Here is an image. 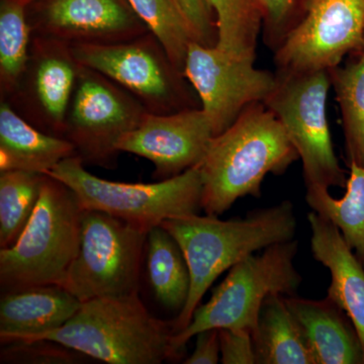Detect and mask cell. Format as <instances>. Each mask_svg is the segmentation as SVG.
Masks as SVG:
<instances>
[{
	"mask_svg": "<svg viewBox=\"0 0 364 364\" xmlns=\"http://www.w3.org/2000/svg\"><path fill=\"white\" fill-rule=\"evenodd\" d=\"M181 246L191 273L186 305L172 321L173 334L188 327L203 296L223 272L248 256L277 243L296 239V221L289 200L249 213L244 219L220 220L198 214L162 223Z\"/></svg>",
	"mask_w": 364,
	"mask_h": 364,
	"instance_id": "1",
	"label": "cell"
},
{
	"mask_svg": "<svg viewBox=\"0 0 364 364\" xmlns=\"http://www.w3.org/2000/svg\"><path fill=\"white\" fill-rule=\"evenodd\" d=\"M298 159L275 114L263 102L249 105L212 139L200 164L202 210L219 217L239 198H259L265 177L284 174Z\"/></svg>",
	"mask_w": 364,
	"mask_h": 364,
	"instance_id": "2",
	"label": "cell"
},
{
	"mask_svg": "<svg viewBox=\"0 0 364 364\" xmlns=\"http://www.w3.org/2000/svg\"><path fill=\"white\" fill-rule=\"evenodd\" d=\"M172 335V322L151 315L136 291L83 301L65 325L32 340H52L109 364H160L176 359Z\"/></svg>",
	"mask_w": 364,
	"mask_h": 364,
	"instance_id": "3",
	"label": "cell"
},
{
	"mask_svg": "<svg viewBox=\"0 0 364 364\" xmlns=\"http://www.w3.org/2000/svg\"><path fill=\"white\" fill-rule=\"evenodd\" d=\"M82 208L71 188L45 174L39 200L13 246L0 249L2 293L62 286L77 255Z\"/></svg>",
	"mask_w": 364,
	"mask_h": 364,
	"instance_id": "4",
	"label": "cell"
},
{
	"mask_svg": "<svg viewBox=\"0 0 364 364\" xmlns=\"http://www.w3.org/2000/svg\"><path fill=\"white\" fill-rule=\"evenodd\" d=\"M296 239L263 249L234 265L207 304L196 309L188 327L172 335L176 358L188 342L208 329H244L253 333L263 303L272 294L296 296L303 279L294 267Z\"/></svg>",
	"mask_w": 364,
	"mask_h": 364,
	"instance_id": "5",
	"label": "cell"
},
{
	"mask_svg": "<svg viewBox=\"0 0 364 364\" xmlns=\"http://www.w3.org/2000/svg\"><path fill=\"white\" fill-rule=\"evenodd\" d=\"M78 156L59 163L48 176L73 191L82 210H100L149 231L166 220L202 210L200 165L154 183L107 181L85 169Z\"/></svg>",
	"mask_w": 364,
	"mask_h": 364,
	"instance_id": "6",
	"label": "cell"
},
{
	"mask_svg": "<svg viewBox=\"0 0 364 364\" xmlns=\"http://www.w3.org/2000/svg\"><path fill=\"white\" fill-rule=\"evenodd\" d=\"M277 78L263 104L279 119L296 148L306 189L346 188L348 177L335 154L327 117L330 71L277 72Z\"/></svg>",
	"mask_w": 364,
	"mask_h": 364,
	"instance_id": "7",
	"label": "cell"
},
{
	"mask_svg": "<svg viewBox=\"0 0 364 364\" xmlns=\"http://www.w3.org/2000/svg\"><path fill=\"white\" fill-rule=\"evenodd\" d=\"M148 232L107 213L83 210L80 246L61 287L82 303L136 293Z\"/></svg>",
	"mask_w": 364,
	"mask_h": 364,
	"instance_id": "8",
	"label": "cell"
},
{
	"mask_svg": "<svg viewBox=\"0 0 364 364\" xmlns=\"http://www.w3.org/2000/svg\"><path fill=\"white\" fill-rule=\"evenodd\" d=\"M72 51L81 65L104 74L151 114L200 107L193 86L151 32L117 44L72 46Z\"/></svg>",
	"mask_w": 364,
	"mask_h": 364,
	"instance_id": "9",
	"label": "cell"
},
{
	"mask_svg": "<svg viewBox=\"0 0 364 364\" xmlns=\"http://www.w3.org/2000/svg\"><path fill=\"white\" fill-rule=\"evenodd\" d=\"M143 105L104 74L81 65L67 112L64 139L85 164L117 166V143L147 114Z\"/></svg>",
	"mask_w": 364,
	"mask_h": 364,
	"instance_id": "10",
	"label": "cell"
},
{
	"mask_svg": "<svg viewBox=\"0 0 364 364\" xmlns=\"http://www.w3.org/2000/svg\"><path fill=\"white\" fill-rule=\"evenodd\" d=\"M255 61L191 43L183 74L195 90L215 136L226 131L249 105L264 102L277 85V74L255 68Z\"/></svg>",
	"mask_w": 364,
	"mask_h": 364,
	"instance_id": "11",
	"label": "cell"
},
{
	"mask_svg": "<svg viewBox=\"0 0 364 364\" xmlns=\"http://www.w3.org/2000/svg\"><path fill=\"white\" fill-rule=\"evenodd\" d=\"M364 0H306L305 14L274 50L277 72L330 71L363 50Z\"/></svg>",
	"mask_w": 364,
	"mask_h": 364,
	"instance_id": "12",
	"label": "cell"
},
{
	"mask_svg": "<svg viewBox=\"0 0 364 364\" xmlns=\"http://www.w3.org/2000/svg\"><path fill=\"white\" fill-rule=\"evenodd\" d=\"M81 64L71 46L32 36L25 69L4 100L36 128L64 138L67 112Z\"/></svg>",
	"mask_w": 364,
	"mask_h": 364,
	"instance_id": "13",
	"label": "cell"
},
{
	"mask_svg": "<svg viewBox=\"0 0 364 364\" xmlns=\"http://www.w3.org/2000/svg\"><path fill=\"white\" fill-rule=\"evenodd\" d=\"M28 21L32 36L71 47L117 44L150 32L128 0H35Z\"/></svg>",
	"mask_w": 364,
	"mask_h": 364,
	"instance_id": "14",
	"label": "cell"
},
{
	"mask_svg": "<svg viewBox=\"0 0 364 364\" xmlns=\"http://www.w3.org/2000/svg\"><path fill=\"white\" fill-rule=\"evenodd\" d=\"M214 136L202 107L168 114L147 112L119 141L117 150L149 160L154 165L153 177L164 181L198 166Z\"/></svg>",
	"mask_w": 364,
	"mask_h": 364,
	"instance_id": "15",
	"label": "cell"
},
{
	"mask_svg": "<svg viewBox=\"0 0 364 364\" xmlns=\"http://www.w3.org/2000/svg\"><path fill=\"white\" fill-rule=\"evenodd\" d=\"M308 222L313 257L331 274L327 298L350 318L364 352V265L331 222L314 210Z\"/></svg>",
	"mask_w": 364,
	"mask_h": 364,
	"instance_id": "16",
	"label": "cell"
},
{
	"mask_svg": "<svg viewBox=\"0 0 364 364\" xmlns=\"http://www.w3.org/2000/svg\"><path fill=\"white\" fill-rule=\"evenodd\" d=\"M82 305L60 286L23 287L2 293L0 299V341H28L59 329Z\"/></svg>",
	"mask_w": 364,
	"mask_h": 364,
	"instance_id": "17",
	"label": "cell"
},
{
	"mask_svg": "<svg viewBox=\"0 0 364 364\" xmlns=\"http://www.w3.org/2000/svg\"><path fill=\"white\" fill-rule=\"evenodd\" d=\"M316 364H364L363 344L350 318L328 299L284 296Z\"/></svg>",
	"mask_w": 364,
	"mask_h": 364,
	"instance_id": "18",
	"label": "cell"
},
{
	"mask_svg": "<svg viewBox=\"0 0 364 364\" xmlns=\"http://www.w3.org/2000/svg\"><path fill=\"white\" fill-rule=\"evenodd\" d=\"M72 156H76L75 149L68 140L39 130L0 102V172L48 174Z\"/></svg>",
	"mask_w": 364,
	"mask_h": 364,
	"instance_id": "19",
	"label": "cell"
},
{
	"mask_svg": "<svg viewBox=\"0 0 364 364\" xmlns=\"http://www.w3.org/2000/svg\"><path fill=\"white\" fill-rule=\"evenodd\" d=\"M252 339L257 364H316L282 294L265 299Z\"/></svg>",
	"mask_w": 364,
	"mask_h": 364,
	"instance_id": "20",
	"label": "cell"
},
{
	"mask_svg": "<svg viewBox=\"0 0 364 364\" xmlns=\"http://www.w3.org/2000/svg\"><path fill=\"white\" fill-rule=\"evenodd\" d=\"M146 269L157 301L181 313L191 289V273L181 246L161 225L151 228L146 242Z\"/></svg>",
	"mask_w": 364,
	"mask_h": 364,
	"instance_id": "21",
	"label": "cell"
},
{
	"mask_svg": "<svg viewBox=\"0 0 364 364\" xmlns=\"http://www.w3.org/2000/svg\"><path fill=\"white\" fill-rule=\"evenodd\" d=\"M346 193L333 198L329 189H306V202L314 212L338 228L344 240L364 265V165L348 164Z\"/></svg>",
	"mask_w": 364,
	"mask_h": 364,
	"instance_id": "22",
	"label": "cell"
},
{
	"mask_svg": "<svg viewBox=\"0 0 364 364\" xmlns=\"http://www.w3.org/2000/svg\"><path fill=\"white\" fill-rule=\"evenodd\" d=\"M35 0H0V100L13 91L25 69L32 32L28 7Z\"/></svg>",
	"mask_w": 364,
	"mask_h": 364,
	"instance_id": "23",
	"label": "cell"
},
{
	"mask_svg": "<svg viewBox=\"0 0 364 364\" xmlns=\"http://www.w3.org/2000/svg\"><path fill=\"white\" fill-rule=\"evenodd\" d=\"M45 174L0 172V249L13 246L32 217Z\"/></svg>",
	"mask_w": 364,
	"mask_h": 364,
	"instance_id": "24",
	"label": "cell"
},
{
	"mask_svg": "<svg viewBox=\"0 0 364 364\" xmlns=\"http://www.w3.org/2000/svg\"><path fill=\"white\" fill-rule=\"evenodd\" d=\"M356 61L330 70L336 93L348 164L364 165V49Z\"/></svg>",
	"mask_w": 364,
	"mask_h": 364,
	"instance_id": "25",
	"label": "cell"
},
{
	"mask_svg": "<svg viewBox=\"0 0 364 364\" xmlns=\"http://www.w3.org/2000/svg\"><path fill=\"white\" fill-rule=\"evenodd\" d=\"M215 14L217 47L255 61L262 16L255 0H208Z\"/></svg>",
	"mask_w": 364,
	"mask_h": 364,
	"instance_id": "26",
	"label": "cell"
},
{
	"mask_svg": "<svg viewBox=\"0 0 364 364\" xmlns=\"http://www.w3.org/2000/svg\"><path fill=\"white\" fill-rule=\"evenodd\" d=\"M139 18L159 40L172 63L183 73L191 31L176 0H128Z\"/></svg>",
	"mask_w": 364,
	"mask_h": 364,
	"instance_id": "27",
	"label": "cell"
},
{
	"mask_svg": "<svg viewBox=\"0 0 364 364\" xmlns=\"http://www.w3.org/2000/svg\"><path fill=\"white\" fill-rule=\"evenodd\" d=\"M1 363L76 364L87 363L88 356L65 345L47 339L4 344Z\"/></svg>",
	"mask_w": 364,
	"mask_h": 364,
	"instance_id": "28",
	"label": "cell"
},
{
	"mask_svg": "<svg viewBox=\"0 0 364 364\" xmlns=\"http://www.w3.org/2000/svg\"><path fill=\"white\" fill-rule=\"evenodd\" d=\"M262 16L265 43L273 50L279 47L293 28L291 21L296 0H255Z\"/></svg>",
	"mask_w": 364,
	"mask_h": 364,
	"instance_id": "29",
	"label": "cell"
},
{
	"mask_svg": "<svg viewBox=\"0 0 364 364\" xmlns=\"http://www.w3.org/2000/svg\"><path fill=\"white\" fill-rule=\"evenodd\" d=\"M195 42L208 47L218 43L217 21L208 0H176Z\"/></svg>",
	"mask_w": 364,
	"mask_h": 364,
	"instance_id": "30",
	"label": "cell"
},
{
	"mask_svg": "<svg viewBox=\"0 0 364 364\" xmlns=\"http://www.w3.org/2000/svg\"><path fill=\"white\" fill-rule=\"evenodd\" d=\"M223 364H257L252 333L244 329H220Z\"/></svg>",
	"mask_w": 364,
	"mask_h": 364,
	"instance_id": "31",
	"label": "cell"
},
{
	"mask_svg": "<svg viewBox=\"0 0 364 364\" xmlns=\"http://www.w3.org/2000/svg\"><path fill=\"white\" fill-rule=\"evenodd\" d=\"M196 342L193 354L184 364H217L221 360L219 329H208L196 335Z\"/></svg>",
	"mask_w": 364,
	"mask_h": 364,
	"instance_id": "32",
	"label": "cell"
},
{
	"mask_svg": "<svg viewBox=\"0 0 364 364\" xmlns=\"http://www.w3.org/2000/svg\"><path fill=\"white\" fill-rule=\"evenodd\" d=\"M363 49H364V45H363Z\"/></svg>",
	"mask_w": 364,
	"mask_h": 364,
	"instance_id": "33",
	"label": "cell"
}]
</instances>
